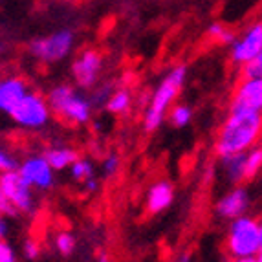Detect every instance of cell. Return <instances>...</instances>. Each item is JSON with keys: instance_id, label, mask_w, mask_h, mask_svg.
Wrapping results in <instances>:
<instances>
[{"instance_id": "obj_21", "label": "cell", "mask_w": 262, "mask_h": 262, "mask_svg": "<svg viewBox=\"0 0 262 262\" xmlns=\"http://www.w3.org/2000/svg\"><path fill=\"white\" fill-rule=\"evenodd\" d=\"M55 248H57V251H59L61 255H64V257L72 255L74 253V249H75L74 235H72V233H66V231L59 233L57 238H55Z\"/></svg>"}, {"instance_id": "obj_33", "label": "cell", "mask_w": 262, "mask_h": 262, "mask_svg": "<svg viewBox=\"0 0 262 262\" xmlns=\"http://www.w3.org/2000/svg\"><path fill=\"white\" fill-rule=\"evenodd\" d=\"M176 262H191V253H182Z\"/></svg>"}, {"instance_id": "obj_11", "label": "cell", "mask_w": 262, "mask_h": 262, "mask_svg": "<svg viewBox=\"0 0 262 262\" xmlns=\"http://www.w3.org/2000/svg\"><path fill=\"white\" fill-rule=\"evenodd\" d=\"M101 66H103V61L99 53L96 50H84L72 66L75 83L81 88H92L97 83Z\"/></svg>"}, {"instance_id": "obj_26", "label": "cell", "mask_w": 262, "mask_h": 262, "mask_svg": "<svg viewBox=\"0 0 262 262\" xmlns=\"http://www.w3.org/2000/svg\"><path fill=\"white\" fill-rule=\"evenodd\" d=\"M8 170H17V160L0 147V172H8Z\"/></svg>"}, {"instance_id": "obj_36", "label": "cell", "mask_w": 262, "mask_h": 262, "mask_svg": "<svg viewBox=\"0 0 262 262\" xmlns=\"http://www.w3.org/2000/svg\"><path fill=\"white\" fill-rule=\"evenodd\" d=\"M257 260H258V262H262V251H260V253L257 255Z\"/></svg>"}, {"instance_id": "obj_6", "label": "cell", "mask_w": 262, "mask_h": 262, "mask_svg": "<svg viewBox=\"0 0 262 262\" xmlns=\"http://www.w3.org/2000/svg\"><path fill=\"white\" fill-rule=\"evenodd\" d=\"M74 46V33L70 30H61L48 37H40L30 44V52L42 62L62 61Z\"/></svg>"}, {"instance_id": "obj_14", "label": "cell", "mask_w": 262, "mask_h": 262, "mask_svg": "<svg viewBox=\"0 0 262 262\" xmlns=\"http://www.w3.org/2000/svg\"><path fill=\"white\" fill-rule=\"evenodd\" d=\"M172 198H174V187L167 180H160V182H156L149 189V194H147V211L150 214H160L172 204Z\"/></svg>"}, {"instance_id": "obj_13", "label": "cell", "mask_w": 262, "mask_h": 262, "mask_svg": "<svg viewBox=\"0 0 262 262\" xmlns=\"http://www.w3.org/2000/svg\"><path fill=\"white\" fill-rule=\"evenodd\" d=\"M249 206V196L244 187H235L229 191L226 196H222L216 204V213L222 219H241L244 216V211Z\"/></svg>"}, {"instance_id": "obj_23", "label": "cell", "mask_w": 262, "mask_h": 262, "mask_svg": "<svg viewBox=\"0 0 262 262\" xmlns=\"http://www.w3.org/2000/svg\"><path fill=\"white\" fill-rule=\"evenodd\" d=\"M119 156L116 152L108 154V156L103 160V172H105V176H116L118 174V170H119Z\"/></svg>"}, {"instance_id": "obj_12", "label": "cell", "mask_w": 262, "mask_h": 262, "mask_svg": "<svg viewBox=\"0 0 262 262\" xmlns=\"http://www.w3.org/2000/svg\"><path fill=\"white\" fill-rule=\"evenodd\" d=\"M28 94V84L20 77L0 79V110L9 114Z\"/></svg>"}, {"instance_id": "obj_9", "label": "cell", "mask_w": 262, "mask_h": 262, "mask_svg": "<svg viewBox=\"0 0 262 262\" xmlns=\"http://www.w3.org/2000/svg\"><path fill=\"white\" fill-rule=\"evenodd\" d=\"M262 112V77L242 79L231 99V112Z\"/></svg>"}, {"instance_id": "obj_20", "label": "cell", "mask_w": 262, "mask_h": 262, "mask_svg": "<svg viewBox=\"0 0 262 262\" xmlns=\"http://www.w3.org/2000/svg\"><path fill=\"white\" fill-rule=\"evenodd\" d=\"M192 119V110L187 105H176L169 112V121L178 128H184Z\"/></svg>"}, {"instance_id": "obj_25", "label": "cell", "mask_w": 262, "mask_h": 262, "mask_svg": "<svg viewBox=\"0 0 262 262\" xmlns=\"http://www.w3.org/2000/svg\"><path fill=\"white\" fill-rule=\"evenodd\" d=\"M17 214H18V209L13 206V202L0 191V216L6 219V216H17Z\"/></svg>"}, {"instance_id": "obj_8", "label": "cell", "mask_w": 262, "mask_h": 262, "mask_svg": "<svg viewBox=\"0 0 262 262\" xmlns=\"http://www.w3.org/2000/svg\"><path fill=\"white\" fill-rule=\"evenodd\" d=\"M18 172L30 187H35L39 191H48L53 187V182H55V176H53L55 170L52 169L44 154L26 158L18 167Z\"/></svg>"}, {"instance_id": "obj_10", "label": "cell", "mask_w": 262, "mask_h": 262, "mask_svg": "<svg viewBox=\"0 0 262 262\" xmlns=\"http://www.w3.org/2000/svg\"><path fill=\"white\" fill-rule=\"evenodd\" d=\"M262 52V22L253 24L238 40L233 42L231 59L236 64H246L253 61Z\"/></svg>"}, {"instance_id": "obj_19", "label": "cell", "mask_w": 262, "mask_h": 262, "mask_svg": "<svg viewBox=\"0 0 262 262\" xmlns=\"http://www.w3.org/2000/svg\"><path fill=\"white\" fill-rule=\"evenodd\" d=\"M70 172H72V178L77 180V182H86L88 178L94 176V165L86 158H77L70 165Z\"/></svg>"}, {"instance_id": "obj_22", "label": "cell", "mask_w": 262, "mask_h": 262, "mask_svg": "<svg viewBox=\"0 0 262 262\" xmlns=\"http://www.w3.org/2000/svg\"><path fill=\"white\" fill-rule=\"evenodd\" d=\"M242 77L244 79H253V77H262V52L257 59L242 64Z\"/></svg>"}, {"instance_id": "obj_4", "label": "cell", "mask_w": 262, "mask_h": 262, "mask_svg": "<svg viewBox=\"0 0 262 262\" xmlns=\"http://www.w3.org/2000/svg\"><path fill=\"white\" fill-rule=\"evenodd\" d=\"M227 251L233 258L257 257L260 253V227L255 219H235L227 231Z\"/></svg>"}, {"instance_id": "obj_3", "label": "cell", "mask_w": 262, "mask_h": 262, "mask_svg": "<svg viewBox=\"0 0 262 262\" xmlns=\"http://www.w3.org/2000/svg\"><path fill=\"white\" fill-rule=\"evenodd\" d=\"M46 101H48L50 110L53 114H57L59 118L72 123V125L88 123L94 108L92 101L83 94L75 92L70 84H59V86L52 88Z\"/></svg>"}, {"instance_id": "obj_34", "label": "cell", "mask_w": 262, "mask_h": 262, "mask_svg": "<svg viewBox=\"0 0 262 262\" xmlns=\"http://www.w3.org/2000/svg\"><path fill=\"white\" fill-rule=\"evenodd\" d=\"M99 262H108V255H106V253H101L99 255Z\"/></svg>"}, {"instance_id": "obj_32", "label": "cell", "mask_w": 262, "mask_h": 262, "mask_svg": "<svg viewBox=\"0 0 262 262\" xmlns=\"http://www.w3.org/2000/svg\"><path fill=\"white\" fill-rule=\"evenodd\" d=\"M231 262H258L257 257H242V258H233Z\"/></svg>"}, {"instance_id": "obj_27", "label": "cell", "mask_w": 262, "mask_h": 262, "mask_svg": "<svg viewBox=\"0 0 262 262\" xmlns=\"http://www.w3.org/2000/svg\"><path fill=\"white\" fill-rule=\"evenodd\" d=\"M0 262H17L15 251L11 249V246L4 241H0Z\"/></svg>"}, {"instance_id": "obj_16", "label": "cell", "mask_w": 262, "mask_h": 262, "mask_svg": "<svg viewBox=\"0 0 262 262\" xmlns=\"http://www.w3.org/2000/svg\"><path fill=\"white\" fill-rule=\"evenodd\" d=\"M44 158L48 160L53 170H62L66 167H70L79 156L75 150L66 149V147H53V149H48L44 152Z\"/></svg>"}, {"instance_id": "obj_28", "label": "cell", "mask_w": 262, "mask_h": 262, "mask_svg": "<svg viewBox=\"0 0 262 262\" xmlns=\"http://www.w3.org/2000/svg\"><path fill=\"white\" fill-rule=\"evenodd\" d=\"M40 253V248L39 244H37L35 241H26L24 242V255H26V258H30V260H35L37 257H39Z\"/></svg>"}, {"instance_id": "obj_7", "label": "cell", "mask_w": 262, "mask_h": 262, "mask_svg": "<svg viewBox=\"0 0 262 262\" xmlns=\"http://www.w3.org/2000/svg\"><path fill=\"white\" fill-rule=\"evenodd\" d=\"M0 191L13 202V206L18 209V213H31L33 211L31 187L24 182L18 169L0 172Z\"/></svg>"}, {"instance_id": "obj_5", "label": "cell", "mask_w": 262, "mask_h": 262, "mask_svg": "<svg viewBox=\"0 0 262 262\" xmlns=\"http://www.w3.org/2000/svg\"><path fill=\"white\" fill-rule=\"evenodd\" d=\"M50 105L40 94L28 92L26 97L15 106L9 116L15 123H18L24 128H40L50 119Z\"/></svg>"}, {"instance_id": "obj_1", "label": "cell", "mask_w": 262, "mask_h": 262, "mask_svg": "<svg viewBox=\"0 0 262 262\" xmlns=\"http://www.w3.org/2000/svg\"><path fill=\"white\" fill-rule=\"evenodd\" d=\"M262 134V112L241 110L231 112L222 125L216 138V154L219 158L231 156L236 152H246L248 147H253Z\"/></svg>"}, {"instance_id": "obj_29", "label": "cell", "mask_w": 262, "mask_h": 262, "mask_svg": "<svg viewBox=\"0 0 262 262\" xmlns=\"http://www.w3.org/2000/svg\"><path fill=\"white\" fill-rule=\"evenodd\" d=\"M224 30H226V26H222L220 22H214V24H211V26H209V30H207V35L213 37V39L216 40L220 35H222Z\"/></svg>"}, {"instance_id": "obj_35", "label": "cell", "mask_w": 262, "mask_h": 262, "mask_svg": "<svg viewBox=\"0 0 262 262\" xmlns=\"http://www.w3.org/2000/svg\"><path fill=\"white\" fill-rule=\"evenodd\" d=\"M258 227H260V248H262V222L258 224ZM260 251H262V249H260Z\"/></svg>"}, {"instance_id": "obj_2", "label": "cell", "mask_w": 262, "mask_h": 262, "mask_svg": "<svg viewBox=\"0 0 262 262\" xmlns=\"http://www.w3.org/2000/svg\"><path fill=\"white\" fill-rule=\"evenodd\" d=\"M185 74H187V68L184 64L174 66L163 77L160 86L154 90L152 97H150V105L147 108V112H145V119H143V128L147 132H154L156 128H160V125L165 119V114L169 110L170 103L178 97L180 90L184 86Z\"/></svg>"}, {"instance_id": "obj_31", "label": "cell", "mask_w": 262, "mask_h": 262, "mask_svg": "<svg viewBox=\"0 0 262 262\" xmlns=\"http://www.w3.org/2000/svg\"><path fill=\"white\" fill-rule=\"evenodd\" d=\"M6 235H8V222L4 216H0V241H4Z\"/></svg>"}, {"instance_id": "obj_15", "label": "cell", "mask_w": 262, "mask_h": 262, "mask_svg": "<svg viewBox=\"0 0 262 262\" xmlns=\"http://www.w3.org/2000/svg\"><path fill=\"white\" fill-rule=\"evenodd\" d=\"M246 156H248V152H236V154H231V156L220 158V160H222L224 172H226L227 180L233 182V184H241V182H244Z\"/></svg>"}, {"instance_id": "obj_24", "label": "cell", "mask_w": 262, "mask_h": 262, "mask_svg": "<svg viewBox=\"0 0 262 262\" xmlns=\"http://www.w3.org/2000/svg\"><path fill=\"white\" fill-rule=\"evenodd\" d=\"M116 92V90H112V84H105L103 88H99V90H96V92L92 94V97H90V101H92V105H106V101L110 99V96Z\"/></svg>"}, {"instance_id": "obj_30", "label": "cell", "mask_w": 262, "mask_h": 262, "mask_svg": "<svg viewBox=\"0 0 262 262\" xmlns=\"http://www.w3.org/2000/svg\"><path fill=\"white\" fill-rule=\"evenodd\" d=\"M83 185L86 192H96L97 189H99V182L96 180V176H92V178H88L86 182H83Z\"/></svg>"}, {"instance_id": "obj_18", "label": "cell", "mask_w": 262, "mask_h": 262, "mask_svg": "<svg viewBox=\"0 0 262 262\" xmlns=\"http://www.w3.org/2000/svg\"><path fill=\"white\" fill-rule=\"evenodd\" d=\"M262 169V147L249 150L246 156V165H244V182L253 180L258 174V170Z\"/></svg>"}, {"instance_id": "obj_17", "label": "cell", "mask_w": 262, "mask_h": 262, "mask_svg": "<svg viewBox=\"0 0 262 262\" xmlns=\"http://www.w3.org/2000/svg\"><path fill=\"white\" fill-rule=\"evenodd\" d=\"M132 105V92L128 88H119L106 101V110L110 114H125Z\"/></svg>"}]
</instances>
